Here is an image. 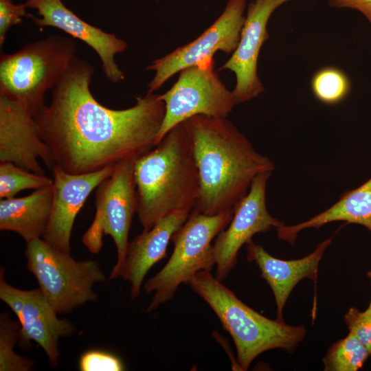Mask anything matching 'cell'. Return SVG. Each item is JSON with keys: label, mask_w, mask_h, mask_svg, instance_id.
<instances>
[{"label": "cell", "mask_w": 371, "mask_h": 371, "mask_svg": "<svg viewBox=\"0 0 371 371\" xmlns=\"http://www.w3.org/2000/svg\"><path fill=\"white\" fill-rule=\"evenodd\" d=\"M38 159L51 170L56 166L49 146L39 135L34 115L27 107L0 95V162L45 175Z\"/></svg>", "instance_id": "obj_14"}, {"label": "cell", "mask_w": 371, "mask_h": 371, "mask_svg": "<svg viewBox=\"0 0 371 371\" xmlns=\"http://www.w3.org/2000/svg\"><path fill=\"white\" fill-rule=\"evenodd\" d=\"M328 3L331 7L358 10L371 24V0H329Z\"/></svg>", "instance_id": "obj_28"}, {"label": "cell", "mask_w": 371, "mask_h": 371, "mask_svg": "<svg viewBox=\"0 0 371 371\" xmlns=\"http://www.w3.org/2000/svg\"><path fill=\"white\" fill-rule=\"evenodd\" d=\"M367 276H368V277L370 278V282H371V271H368V272L367 273ZM368 308L371 309V300H370V304H369Z\"/></svg>", "instance_id": "obj_29"}, {"label": "cell", "mask_w": 371, "mask_h": 371, "mask_svg": "<svg viewBox=\"0 0 371 371\" xmlns=\"http://www.w3.org/2000/svg\"><path fill=\"white\" fill-rule=\"evenodd\" d=\"M246 0H228L222 14L193 41L154 60L146 69L155 75L148 85L153 93L181 70L212 60L217 51L232 54L238 44L245 20Z\"/></svg>", "instance_id": "obj_10"}, {"label": "cell", "mask_w": 371, "mask_h": 371, "mask_svg": "<svg viewBox=\"0 0 371 371\" xmlns=\"http://www.w3.org/2000/svg\"><path fill=\"white\" fill-rule=\"evenodd\" d=\"M271 174L262 172L254 179L247 194L234 208L228 227L221 231L214 240L216 278L220 281L234 268L239 249L251 240L254 235L284 225L271 216L266 205L267 183Z\"/></svg>", "instance_id": "obj_12"}, {"label": "cell", "mask_w": 371, "mask_h": 371, "mask_svg": "<svg viewBox=\"0 0 371 371\" xmlns=\"http://www.w3.org/2000/svg\"><path fill=\"white\" fill-rule=\"evenodd\" d=\"M53 185L19 198L0 201V229L14 232L26 243L42 238L49 220Z\"/></svg>", "instance_id": "obj_19"}, {"label": "cell", "mask_w": 371, "mask_h": 371, "mask_svg": "<svg viewBox=\"0 0 371 371\" xmlns=\"http://www.w3.org/2000/svg\"><path fill=\"white\" fill-rule=\"evenodd\" d=\"M332 238L320 243L308 256L284 260L271 256L262 246L249 241L247 244V259L255 262L261 277L271 287L277 306V319L282 321V310L294 286L302 279L316 280L319 262Z\"/></svg>", "instance_id": "obj_17"}, {"label": "cell", "mask_w": 371, "mask_h": 371, "mask_svg": "<svg viewBox=\"0 0 371 371\" xmlns=\"http://www.w3.org/2000/svg\"><path fill=\"white\" fill-rule=\"evenodd\" d=\"M115 165L78 175L67 173L56 166L52 169V205L43 240L62 251L70 253L71 232L77 214L92 191L111 175Z\"/></svg>", "instance_id": "obj_16"}, {"label": "cell", "mask_w": 371, "mask_h": 371, "mask_svg": "<svg viewBox=\"0 0 371 371\" xmlns=\"http://www.w3.org/2000/svg\"><path fill=\"white\" fill-rule=\"evenodd\" d=\"M20 325V324H19ZM5 313L0 316V370L30 371L33 360L15 353L14 348L20 337L21 326Z\"/></svg>", "instance_id": "obj_24"}, {"label": "cell", "mask_w": 371, "mask_h": 371, "mask_svg": "<svg viewBox=\"0 0 371 371\" xmlns=\"http://www.w3.org/2000/svg\"><path fill=\"white\" fill-rule=\"evenodd\" d=\"M288 1L254 0L248 5L237 47L221 68L235 74L232 93L236 104L249 101L264 91L258 75L260 51L269 37L267 26L271 15Z\"/></svg>", "instance_id": "obj_13"}, {"label": "cell", "mask_w": 371, "mask_h": 371, "mask_svg": "<svg viewBox=\"0 0 371 371\" xmlns=\"http://www.w3.org/2000/svg\"><path fill=\"white\" fill-rule=\"evenodd\" d=\"M0 299L14 312L21 326L20 337L25 346L36 342L45 352L51 365L58 366L60 338L75 334L74 324L60 319L41 290H22L4 280V269L0 273Z\"/></svg>", "instance_id": "obj_11"}, {"label": "cell", "mask_w": 371, "mask_h": 371, "mask_svg": "<svg viewBox=\"0 0 371 371\" xmlns=\"http://www.w3.org/2000/svg\"><path fill=\"white\" fill-rule=\"evenodd\" d=\"M24 3L27 8L37 10L39 17H31L36 26L57 28L92 48L100 60L104 76L111 82L117 83L125 78L115 58L125 52L128 46L126 41L87 23L61 0H27Z\"/></svg>", "instance_id": "obj_15"}, {"label": "cell", "mask_w": 371, "mask_h": 371, "mask_svg": "<svg viewBox=\"0 0 371 371\" xmlns=\"http://www.w3.org/2000/svg\"><path fill=\"white\" fill-rule=\"evenodd\" d=\"M311 87L317 100L325 104L333 105L341 102L348 96L351 83L341 69L324 67L314 74Z\"/></svg>", "instance_id": "obj_22"}, {"label": "cell", "mask_w": 371, "mask_h": 371, "mask_svg": "<svg viewBox=\"0 0 371 371\" xmlns=\"http://www.w3.org/2000/svg\"><path fill=\"white\" fill-rule=\"evenodd\" d=\"M136 159L118 162L111 175L96 188L95 213L82 241L92 254L102 249L104 236H110L117 250V262L109 280L122 276L128 245L133 216L137 213V196L134 181Z\"/></svg>", "instance_id": "obj_8"}, {"label": "cell", "mask_w": 371, "mask_h": 371, "mask_svg": "<svg viewBox=\"0 0 371 371\" xmlns=\"http://www.w3.org/2000/svg\"><path fill=\"white\" fill-rule=\"evenodd\" d=\"M234 210L215 215L192 210L174 234L172 254L166 265L144 284L145 293L154 291L146 311L151 312L170 300L178 286L199 271H210L215 265L212 240L230 223Z\"/></svg>", "instance_id": "obj_6"}, {"label": "cell", "mask_w": 371, "mask_h": 371, "mask_svg": "<svg viewBox=\"0 0 371 371\" xmlns=\"http://www.w3.org/2000/svg\"><path fill=\"white\" fill-rule=\"evenodd\" d=\"M81 371H121L124 366L115 355L98 350H91L82 354L79 359Z\"/></svg>", "instance_id": "obj_25"}, {"label": "cell", "mask_w": 371, "mask_h": 371, "mask_svg": "<svg viewBox=\"0 0 371 371\" xmlns=\"http://www.w3.org/2000/svg\"><path fill=\"white\" fill-rule=\"evenodd\" d=\"M333 221H346L364 226L371 233V178L359 187L345 192L334 205L302 223L277 229L280 239L293 244L297 234L308 228H319Z\"/></svg>", "instance_id": "obj_20"}, {"label": "cell", "mask_w": 371, "mask_h": 371, "mask_svg": "<svg viewBox=\"0 0 371 371\" xmlns=\"http://www.w3.org/2000/svg\"><path fill=\"white\" fill-rule=\"evenodd\" d=\"M137 214L143 231L179 211L192 212L200 183L186 121L171 128L134 165Z\"/></svg>", "instance_id": "obj_3"}, {"label": "cell", "mask_w": 371, "mask_h": 371, "mask_svg": "<svg viewBox=\"0 0 371 371\" xmlns=\"http://www.w3.org/2000/svg\"><path fill=\"white\" fill-rule=\"evenodd\" d=\"M186 122L200 183L192 210L215 215L234 210L258 175L274 170L273 161L227 118L196 115Z\"/></svg>", "instance_id": "obj_2"}, {"label": "cell", "mask_w": 371, "mask_h": 371, "mask_svg": "<svg viewBox=\"0 0 371 371\" xmlns=\"http://www.w3.org/2000/svg\"><path fill=\"white\" fill-rule=\"evenodd\" d=\"M76 49L74 39L50 35L14 53L1 52L0 95L27 107L35 117L46 106L45 93L62 79Z\"/></svg>", "instance_id": "obj_5"}, {"label": "cell", "mask_w": 371, "mask_h": 371, "mask_svg": "<svg viewBox=\"0 0 371 371\" xmlns=\"http://www.w3.org/2000/svg\"><path fill=\"white\" fill-rule=\"evenodd\" d=\"M188 284L211 307L230 334L243 370L267 350L281 348L293 352L306 336L304 326L272 320L246 305L210 271L197 272Z\"/></svg>", "instance_id": "obj_4"}, {"label": "cell", "mask_w": 371, "mask_h": 371, "mask_svg": "<svg viewBox=\"0 0 371 371\" xmlns=\"http://www.w3.org/2000/svg\"><path fill=\"white\" fill-rule=\"evenodd\" d=\"M344 319L350 332L366 346L371 355V309L361 312L358 308L351 307Z\"/></svg>", "instance_id": "obj_26"}, {"label": "cell", "mask_w": 371, "mask_h": 371, "mask_svg": "<svg viewBox=\"0 0 371 371\" xmlns=\"http://www.w3.org/2000/svg\"><path fill=\"white\" fill-rule=\"evenodd\" d=\"M53 179L36 174L10 162H0V199H10L27 189L38 190L53 185Z\"/></svg>", "instance_id": "obj_23"}, {"label": "cell", "mask_w": 371, "mask_h": 371, "mask_svg": "<svg viewBox=\"0 0 371 371\" xmlns=\"http://www.w3.org/2000/svg\"><path fill=\"white\" fill-rule=\"evenodd\" d=\"M370 355L366 346L352 333L333 344L323 359L325 371H357Z\"/></svg>", "instance_id": "obj_21"}, {"label": "cell", "mask_w": 371, "mask_h": 371, "mask_svg": "<svg viewBox=\"0 0 371 371\" xmlns=\"http://www.w3.org/2000/svg\"><path fill=\"white\" fill-rule=\"evenodd\" d=\"M165 115L157 144L173 127L196 115L227 118L237 104L214 70V59L181 70L177 80L159 95Z\"/></svg>", "instance_id": "obj_9"}, {"label": "cell", "mask_w": 371, "mask_h": 371, "mask_svg": "<svg viewBox=\"0 0 371 371\" xmlns=\"http://www.w3.org/2000/svg\"><path fill=\"white\" fill-rule=\"evenodd\" d=\"M94 68L76 57L52 90L50 104L35 117L38 132L55 164L70 174H86L137 159L157 144L165 104L147 93L124 109L101 104L90 87Z\"/></svg>", "instance_id": "obj_1"}, {"label": "cell", "mask_w": 371, "mask_h": 371, "mask_svg": "<svg viewBox=\"0 0 371 371\" xmlns=\"http://www.w3.org/2000/svg\"><path fill=\"white\" fill-rule=\"evenodd\" d=\"M190 212L179 211L167 215L129 242L121 276L131 284V299L138 297L148 271L166 256L170 240Z\"/></svg>", "instance_id": "obj_18"}, {"label": "cell", "mask_w": 371, "mask_h": 371, "mask_svg": "<svg viewBox=\"0 0 371 371\" xmlns=\"http://www.w3.org/2000/svg\"><path fill=\"white\" fill-rule=\"evenodd\" d=\"M25 3L15 4L12 0H0V47L3 45L9 30L21 24L23 17H32Z\"/></svg>", "instance_id": "obj_27"}, {"label": "cell", "mask_w": 371, "mask_h": 371, "mask_svg": "<svg viewBox=\"0 0 371 371\" xmlns=\"http://www.w3.org/2000/svg\"><path fill=\"white\" fill-rule=\"evenodd\" d=\"M25 255L28 270L58 314L71 313L76 308L97 300L98 296L93 286L106 280L97 261H77L70 253L52 247L42 238L27 243Z\"/></svg>", "instance_id": "obj_7"}]
</instances>
